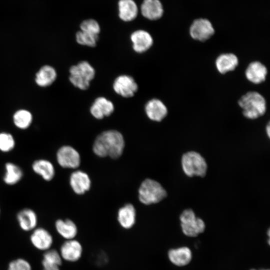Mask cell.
Masks as SVG:
<instances>
[{"label":"cell","instance_id":"cell-1","mask_svg":"<svg viewBox=\"0 0 270 270\" xmlns=\"http://www.w3.org/2000/svg\"><path fill=\"white\" fill-rule=\"evenodd\" d=\"M124 140L122 134L116 130H106L96 138L93 145V151L98 156L119 158L122 154Z\"/></svg>","mask_w":270,"mask_h":270},{"label":"cell","instance_id":"cell-2","mask_svg":"<svg viewBox=\"0 0 270 270\" xmlns=\"http://www.w3.org/2000/svg\"><path fill=\"white\" fill-rule=\"evenodd\" d=\"M243 116L255 120L263 116L266 111V102L262 94L256 91H249L243 94L238 102Z\"/></svg>","mask_w":270,"mask_h":270},{"label":"cell","instance_id":"cell-3","mask_svg":"<svg viewBox=\"0 0 270 270\" xmlns=\"http://www.w3.org/2000/svg\"><path fill=\"white\" fill-rule=\"evenodd\" d=\"M68 78L70 83L80 90H86L90 82L94 78L96 71L94 68L87 61H81L69 69Z\"/></svg>","mask_w":270,"mask_h":270},{"label":"cell","instance_id":"cell-4","mask_svg":"<svg viewBox=\"0 0 270 270\" xmlns=\"http://www.w3.org/2000/svg\"><path fill=\"white\" fill-rule=\"evenodd\" d=\"M167 196V192L157 181L146 178L141 184L138 190L140 202L146 205L158 203Z\"/></svg>","mask_w":270,"mask_h":270},{"label":"cell","instance_id":"cell-5","mask_svg":"<svg viewBox=\"0 0 270 270\" xmlns=\"http://www.w3.org/2000/svg\"><path fill=\"white\" fill-rule=\"evenodd\" d=\"M182 166L184 174L189 177H204L208 169L204 158L195 151H189L182 155Z\"/></svg>","mask_w":270,"mask_h":270},{"label":"cell","instance_id":"cell-6","mask_svg":"<svg viewBox=\"0 0 270 270\" xmlns=\"http://www.w3.org/2000/svg\"><path fill=\"white\" fill-rule=\"evenodd\" d=\"M180 220L182 232L186 236H196L205 230L204 220L196 217L194 212L190 208L184 210L180 215Z\"/></svg>","mask_w":270,"mask_h":270},{"label":"cell","instance_id":"cell-7","mask_svg":"<svg viewBox=\"0 0 270 270\" xmlns=\"http://www.w3.org/2000/svg\"><path fill=\"white\" fill-rule=\"evenodd\" d=\"M211 22L205 18L194 20L190 26L189 32L194 40L204 42L209 40L214 34Z\"/></svg>","mask_w":270,"mask_h":270},{"label":"cell","instance_id":"cell-8","mask_svg":"<svg viewBox=\"0 0 270 270\" xmlns=\"http://www.w3.org/2000/svg\"><path fill=\"white\" fill-rule=\"evenodd\" d=\"M58 164L65 168H76L80 163V157L78 152L70 146L60 147L56 153Z\"/></svg>","mask_w":270,"mask_h":270},{"label":"cell","instance_id":"cell-9","mask_svg":"<svg viewBox=\"0 0 270 270\" xmlns=\"http://www.w3.org/2000/svg\"><path fill=\"white\" fill-rule=\"evenodd\" d=\"M112 88L114 92L125 98L134 96L138 90V85L130 76L122 74L116 77L114 81Z\"/></svg>","mask_w":270,"mask_h":270},{"label":"cell","instance_id":"cell-10","mask_svg":"<svg viewBox=\"0 0 270 270\" xmlns=\"http://www.w3.org/2000/svg\"><path fill=\"white\" fill-rule=\"evenodd\" d=\"M130 39L133 50L138 54H142L148 50L154 43L151 34L142 30L134 32L130 36Z\"/></svg>","mask_w":270,"mask_h":270},{"label":"cell","instance_id":"cell-11","mask_svg":"<svg viewBox=\"0 0 270 270\" xmlns=\"http://www.w3.org/2000/svg\"><path fill=\"white\" fill-rule=\"evenodd\" d=\"M59 252L62 259L69 262H75L81 258L82 247L78 240H68L62 244Z\"/></svg>","mask_w":270,"mask_h":270},{"label":"cell","instance_id":"cell-12","mask_svg":"<svg viewBox=\"0 0 270 270\" xmlns=\"http://www.w3.org/2000/svg\"><path fill=\"white\" fill-rule=\"evenodd\" d=\"M144 111L148 118L154 122H160L168 114V110L164 104L158 98H154L146 102Z\"/></svg>","mask_w":270,"mask_h":270},{"label":"cell","instance_id":"cell-13","mask_svg":"<svg viewBox=\"0 0 270 270\" xmlns=\"http://www.w3.org/2000/svg\"><path fill=\"white\" fill-rule=\"evenodd\" d=\"M114 110V106L112 102L103 96L96 98L90 108L91 114L98 120L110 116Z\"/></svg>","mask_w":270,"mask_h":270},{"label":"cell","instance_id":"cell-14","mask_svg":"<svg viewBox=\"0 0 270 270\" xmlns=\"http://www.w3.org/2000/svg\"><path fill=\"white\" fill-rule=\"evenodd\" d=\"M268 74L266 67L259 61H254L248 64L245 70V76L250 82L258 84L264 82Z\"/></svg>","mask_w":270,"mask_h":270},{"label":"cell","instance_id":"cell-15","mask_svg":"<svg viewBox=\"0 0 270 270\" xmlns=\"http://www.w3.org/2000/svg\"><path fill=\"white\" fill-rule=\"evenodd\" d=\"M30 240L34 247L40 250L50 249L53 238L50 232L43 228H36L30 235Z\"/></svg>","mask_w":270,"mask_h":270},{"label":"cell","instance_id":"cell-16","mask_svg":"<svg viewBox=\"0 0 270 270\" xmlns=\"http://www.w3.org/2000/svg\"><path fill=\"white\" fill-rule=\"evenodd\" d=\"M16 220L20 228L26 232L33 230L38 224V216L34 210L26 208L16 214Z\"/></svg>","mask_w":270,"mask_h":270},{"label":"cell","instance_id":"cell-17","mask_svg":"<svg viewBox=\"0 0 270 270\" xmlns=\"http://www.w3.org/2000/svg\"><path fill=\"white\" fill-rule=\"evenodd\" d=\"M32 171L44 180L50 182L54 178L56 171L53 164L45 158L34 160L32 164Z\"/></svg>","mask_w":270,"mask_h":270},{"label":"cell","instance_id":"cell-18","mask_svg":"<svg viewBox=\"0 0 270 270\" xmlns=\"http://www.w3.org/2000/svg\"><path fill=\"white\" fill-rule=\"evenodd\" d=\"M57 76V72L54 67L45 64L42 66L36 73L34 82L38 86L46 88L56 81Z\"/></svg>","mask_w":270,"mask_h":270},{"label":"cell","instance_id":"cell-19","mask_svg":"<svg viewBox=\"0 0 270 270\" xmlns=\"http://www.w3.org/2000/svg\"><path fill=\"white\" fill-rule=\"evenodd\" d=\"M90 180L86 172L76 170L72 173L70 177V184L73 191L76 194H82L90 190Z\"/></svg>","mask_w":270,"mask_h":270},{"label":"cell","instance_id":"cell-20","mask_svg":"<svg viewBox=\"0 0 270 270\" xmlns=\"http://www.w3.org/2000/svg\"><path fill=\"white\" fill-rule=\"evenodd\" d=\"M142 14L152 20H158L164 14V8L160 0H144L140 6Z\"/></svg>","mask_w":270,"mask_h":270},{"label":"cell","instance_id":"cell-21","mask_svg":"<svg viewBox=\"0 0 270 270\" xmlns=\"http://www.w3.org/2000/svg\"><path fill=\"white\" fill-rule=\"evenodd\" d=\"M238 58L233 53H224L220 54L215 60L218 71L221 74H226L234 70L238 65Z\"/></svg>","mask_w":270,"mask_h":270},{"label":"cell","instance_id":"cell-22","mask_svg":"<svg viewBox=\"0 0 270 270\" xmlns=\"http://www.w3.org/2000/svg\"><path fill=\"white\" fill-rule=\"evenodd\" d=\"M24 172L18 164L12 162H7L4 164V172L2 176L4 182L8 186H14L18 183L22 178Z\"/></svg>","mask_w":270,"mask_h":270},{"label":"cell","instance_id":"cell-23","mask_svg":"<svg viewBox=\"0 0 270 270\" xmlns=\"http://www.w3.org/2000/svg\"><path fill=\"white\" fill-rule=\"evenodd\" d=\"M118 8L119 17L123 21H132L138 16V8L134 0H120Z\"/></svg>","mask_w":270,"mask_h":270},{"label":"cell","instance_id":"cell-24","mask_svg":"<svg viewBox=\"0 0 270 270\" xmlns=\"http://www.w3.org/2000/svg\"><path fill=\"white\" fill-rule=\"evenodd\" d=\"M170 261L177 266H184L191 260L192 254L190 250L186 246L170 249L168 252Z\"/></svg>","mask_w":270,"mask_h":270},{"label":"cell","instance_id":"cell-25","mask_svg":"<svg viewBox=\"0 0 270 270\" xmlns=\"http://www.w3.org/2000/svg\"><path fill=\"white\" fill-rule=\"evenodd\" d=\"M54 226L58 233L66 240L74 239L78 234L76 224L70 219H58Z\"/></svg>","mask_w":270,"mask_h":270},{"label":"cell","instance_id":"cell-26","mask_svg":"<svg viewBox=\"0 0 270 270\" xmlns=\"http://www.w3.org/2000/svg\"><path fill=\"white\" fill-rule=\"evenodd\" d=\"M136 215V210L134 206L130 204H128L118 210V220L123 228L130 229L135 224Z\"/></svg>","mask_w":270,"mask_h":270},{"label":"cell","instance_id":"cell-27","mask_svg":"<svg viewBox=\"0 0 270 270\" xmlns=\"http://www.w3.org/2000/svg\"><path fill=\"white\" fill-rule=\"evenodd\" d=\"M33 121L32 112L26 110L21 108L16 110L12 116V122L14 126L21 130L28 129Z\"/></svg>","mask_w":270,"mask_h":270},{"label":"cell","instance_id":"cell-28","mask_svg":"<svg viewBox=\"0 0 270 270\" xmlns=\"http://www.w3.org/2000/svg\"><path fill=\"white\" fill-rule=\"evenodd\" d=\"M76 42L82 46L95 47L98 40V36L80 30L76 34Z\"/></svg>","mask_w":270,"mask_h":270},{"label":"cell","instance_id":"cell-29","mask_svg":"<svg viewBox=\"0 0 270 270\" xmlns=\"http://www.w3.org/2000/svg\"><path fill=\"white\" fill-rule=\"evenodd\" d=\"M16 146L14 136L10 132H0V151L6 153L12 150Z\"/></svg>","mask_w":270,"mask_h":270},{"label":"cell","instance_id":"cell-30","mask_svg":"<svg viewBox=\"0 0 270 270\" xmlns=\"http://www.w3.org/2000/svg\"><path fill=\"white\" fill-rule=\"evenodd\" d=\"M62 260L58 252L56 250L49 249L44 253L42 264V266L54 265L60 266L62 264Z\"/></svg>","mask_w":270,"mask_h":270},{"label":"cell","instance_id":"cell-31","mask_svg":"<svg viewBox=\"0 0 270 270\" xmlns=\"http://www.w3.org/2000/svg\"><path fill=\"white\" fill-rule=\"evenodd\" d=\"M80 28L82 32L98 36L100 31L98 22L93 19L83 21L80 25Z\"/></svg>","mask_w":270,"mask_h":270},{"label":"cell","instance_id":"cell-32","mask_svg":"<svg viewBox=\"0 0 270 270\" xmlns=\"http://www.w3.org/2000/svg\"><path fill=\"white\" fill-rule=\"evenodd\" d=\"M8 270H32L30 264L24 258H17L11 261Z\"/></svg>","mask_w":270,"mask_h":270},{"label":"cell","instance_id":"cell-33","mask_svg":"<svg viewBox=\"0 0 270 270\" xmlns=\"http://www.w3.org/2000/svg\"><path fill=\"white\" fill-rule=\"evenodd\" d=\"M42 270H60V266L54 265H44Z\"/></svg>","mask_w":270,"mask_h":270},{"label":"cell","instance_id":"cell-34","mask_svg":"<svg viewBox=\"0 0 270 270\" xmlns=\"http://www.w3.org/2000/svg\"><path fill=\"white\" fill-rule=\"evenodd\" d=\"M266 132L267 133V134L268 136V138H270V124L268 123V125L266 126Z\"/></svg>","mask_w":270,"mask_h":270},{"label":"cell","instance_id":"cell-35","mask_svg":"<svg viewBox=\"0 0 270 270\" xmlns=\"http://www.w3.org/2000/svg\"><path fill=\"white\" fill-rule=\"evenodd\" d=\"M256 270L252 269V270Z\"/></svg>","mask_w":270,"mask_h":270},{"label":"cell","instance_id":"cell-36","mask_svg":"<svg viewBox=\"0 0 270 270\" xmlns=\"http://www.w3.org/2000/svg\"></svg>","mask_w":270,"mask_h":270}]
</instances>
